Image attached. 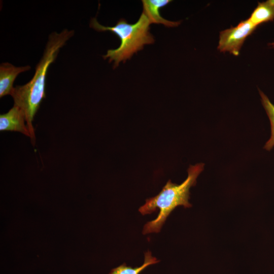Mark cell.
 <instances>
[{"mask_svg":"<svg viewBox=\"0 0 274 274\" xmlns=\"http://www.w3.org/2000/svg\"><path fill=\"white\" fill-rule=\"evenodd\" d=\"M74 34L73 30L64 29L53 32L48 38L42 57L36 67L32 79L26 84L14 87L11 94L14 105L24 112L33 145L36 138L32 121L42 100L46 97V78L49 66L56 59L60 49Z\"/></svg>","mask_w":274,"mask_h":274,"instance_id":"6da1fadb","label":"cell"},{"mask_svg":"<svg viewBox=\"0 0 274 274\" xmlns=\"http://www.w3.org/2000/svg\"><path fill=\"white\" fill-rule=\"evenodd\" d=\"M204 163L190 165L188 169V176L181 184L173 183L169 180L161 191L155 196L148 198L139 211L143 215L150 214L157 209L159 212L156 219L147 222L144 227L143 234L160 232L167 217L178 206L184 208L192 207L188 201L190 198V188L195 186L196 179L203 170Z\"/></svg>","mask_w":274,"mask_h":274,"instance_id":"7a4b0ae2","label":"cell"},{"mask_svg":"<svg viewBox=\"0 0 274 274\" xmlns=\"http://www.w3.org/2000/svg\"><path fill=\"white\" fill-rule=\"evenodd\" d=\"M150 24L147 16L142 13L134 24H129L122 18L114 26H105L93 18L91 19L90 26L99 31H111L119 38L121 41L119 47L108 50L102 56L104 59L109 58V62L114 61L113 67L116 68L120 61L125 62L133 54L142 50L145 45L154 43V37L149 31Z\"/></svg>","mask_w":274,"mask_h":274,"instance_id":"3957f363","label":"cell"},{"mask_svg":"<svg viewBox=\"0 0 274 274\" xmlns=\"http://www.w3.org/2000/svg\"><path fill=\"white\" fill-rule=\"evenodd\" d=\"M248 18L235 26L222 30L219 33L218 50L223 53L238 56L244 42L256 29Z\"/></svg>","mask_w":274,"mask_h":274,"instance_id":"277c9868","label":"cell"},{"mask_svg":"<svg viewBox=\"0 0 274 274\" xmlns=\"http://www.w3.org/2000/svg\"><path fill=\"white\" fill-rule=\"evenodd\" d=\"M0 130L17 131L31 136L24 112L14 104L7 113L1 115Z\"/></svg>","mask_w":274,"mask_h":274,"instance_id":"5b68a950","label":"cell"},{"mask_svg":"<svg viewBox=\"0 0 274 274\" xmlns=\"http://www.w3.org/2000/svg\"><path fill=\"white\" fill-rule=\"evenodd\" d=\"M29 65L16 66L9 62H4L0 65V97L11 95L14 87L13 83L17 76L29 71Z\"/></svg>","mask_w":274,"mask_h":274,"instance_id":"8992f818","label":"cell"},{"mask_svg":"<svg viewBox=\"0 0 274 274\" xmlns=\"http://www.w3.org/2000/svg\"><path fill=\"white\" fill-rule=\"evenodd\" d=\"M144 13L149 19L150 23L162 24L166 27H177L181 21H172L163 18L160 14L159 10L165 7L170 0H143Z\"/></svg>","mask_w":274,"mask_h":274,"instance_id":"52a82bcc","label":"cell"},{"mask_svg":"<svg viewBox=\"0 0 274 274\" xmlns=\"http://www.w3.org/2000/svg\"><path fill=\"white\" fill-rule=\"evenodd\" d=\"M256 27L259 25L274 20V0L259 2L248 18Z\"/></svg>","mask_w":274,"mask_h":274,"instance_id":"ba28073f","label":"cell"},{"mask_svg":"<svg viewBox=\"0 0 274 274\" xmlns=\"http://www.w3.org/2000/svg\"><path fill=\"white\" fill-rule=\"evenodd\" d=\"M262 105L265 110L270 124V136L263 148L270 151L274 147V105L268 97L260 89H258Z\"/></svg>","mask_w":274,"mask_h":274,"instance_id":"9c48e42d","label":"cell"},{"mask_svg":"<svg viewBox=\"0 0 274 274\" xmlns=\"http://www.w3.org/2000/svg\"><path fill=\"white\" fill-rule=\"evenodd\" d=\"M159 262L155 257L152 256L151 252L149 251L145 252L144 263L139 267H132L127 266L124 263L119 266L112 269L109 274H140L142 271L148 266L156 264Z\"/></svg>","mask_w":274,"mask_h":274,"instance_id":"30bf717a","label":"cell"},{"mask_svg":"<svg viewBox=\"0 0 274 274\" xmlns=\"http://www.w3.org/2000/svg\"><path fill=\"white\" fill-rule=\"evenodd\" d=\"M268 46L269 47H270V48H271L272 49H274V42L269 43L268 44Z\"/></svg>","mask_w":274,"mask_h":274,"instance_id":"8fae6325","label":"cell"}]
</instances>
